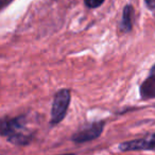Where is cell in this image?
Masks as SVG:
<instances>
[{
	"instance_id": "cell-1",
	"label": "cell",
	"mask_w": 155,
	"mask_h": 155,
	"mask_svg": "<svg viewBox=\"0 0 155 155\" xmlns=\"http://www.w3.org/2000/svg\"><path fill=\"white\" fill-rule=\"evenodd\" d=\"M70 103V91L68 89H62L55 95L51 107V123L56 124L61 122L66 116Z\"/></svg>"
},
{
	"instance_id": "cell-2",
	"label": "cell",
	"mask_w": 155,
	"mask_h": 155,
	"mask_svg": "<svg viewBox=\"0 0 155 155\" xmlns=\"http://www.w3.org/2000/svg\"><path fill=\"white\" fill-rule=\"evenodd\" d=\"M104 129V122H96L91 124L89 127H86L85 129L77 132L72 136V140L78 143H82V142L91 141L93 139L98 138L102 134Z\"/></svg>"
},
{
	"instance_id": "cell-3",
	"label": "cell",
	"mask_w": 155,
	"mask_h": 155,
	"mask_svg": "<svg viewBox=\"0 0 155 155\" xmlns=\"http://www.w3.org/2000/svg\"><path fill=\"white\" fill-rule=\"evenodd\" d=\"M155 148V134L149 135L140 139L131 140L119 144L121 151H137V150H150Z\"/></svg>"
},
{
	"instance_id": "cell-4",
	"label": "cell",
	"mask_w": 155,
	"mask_h": 155,
	"mask_svg": "<svg viewBox=\"0 0 155 155\" xmlns=\"http://www.w3.org/2000/svg\"><path fill=\"white\" fill-rule=\"evenodd\" d=\"M25 117H17V118L10 119L0 124V134L5 136H10L14 133L21 131L24 129Z\"/></svg>"
},
{
	"instance_id": "cell-5",
	"label": "cell",
	"mask_w": 155,
	"mask_h": 155,
	"mask_svg": "<svg viewBox=\"0 0 155 155\" xmlns=\"http://www.w3.org/2000/svg\"><path fill=\"white\" fill-rule=\"evenodd\" d=\"M132 22H133V9L132 7H125L123 11L122 20H121V30L124 32H129L132 29Z\"/></svg>"
},
{
	"instance_id": "cell-6",
	"label": "cell",
	"mask_w": 155,
	"mask_h": 155,
	"mask_svg": "<svg viewBox=\"0 0 155 155\" xmlns=\"http://www.w3.org/2000/svg\"><path fill=\"white\" fill-rule=\"evenodd\" d=\"M8 137H9V141H11L14 144H17V146H24V144L29 143V141L31 140V136L24 134L22 131L14 133L12 135L8 136Z\"/></svg>"
},
{
	"instance_id": "cell-7",
	"label": "cell",
	"mask_w": 155,
	"mask_h": 155,
	"mask_svg": "<svg viewBox=\"0 0 155 155\" xmlns=\"http://www.w3.org/2000/svg\"><path fill=\"white\" fill-rule=\"evenodd\" d=\"M104 0H85V5L88 8H98L103 3Z\"/></svg>"
},
{
	"instance_id": "cell-8",
	"label": "cell",
	"mask_w": 155,
	"mask_h": 155,
	"mask_svg": "<svg viewBox=\"0 0 155 155\" xmlns=\"http://www.w3.org/2000/svg\"><path fill=\"white\" fill-rule=\"evenodd\" d=\"M146 3L150 9H155V0H146Z\"/></svg>"
},
{
	"instance_id": "cell-9",
	"label": "cell",
	"mask_w": 155,
	"mask_h": 155,
	"mask_svg": "<svg viewBox=\"0 0 155 155\" xmlns=\"http://www.w3.org/2000/svg\"><path fill=\"white\" fill-rule=\"evenodd\" d=\"M64 155H75V154H64Z\"/></svg>"
}]
</instances>
